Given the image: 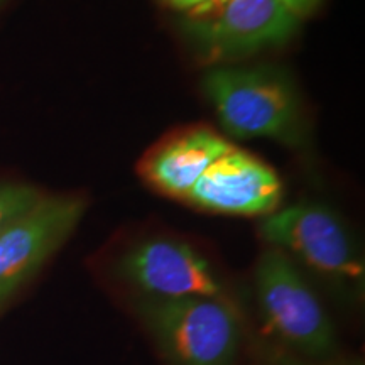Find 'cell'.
Segmentation results:
<instances>
[{
    "label": "cell",
    "mask_w": 365,
    "mask_h": 365,
    "mask_svg": "<svg viewBox=\"0 0 365 365\" xmlns=\"http://www.w3.org/2000/svg\"><path fill=\"white\" fill-rule=\"evenodd\" d=\"M259 308L266 335L296 365H330L341 350L330 318L287 254L267 249L255 267Z\"/></svg>",
    "instance_id": "obj_1"
},
{
    "label": "cell",
    "mask_w": 365,
    "mask_h": 365,
    "mask_svg": "<svg viewBox=\"0 0 365 365\" xmlns=\"http://www.w3.org/2000/svg\"><path fill=\"white\" fill-rule=\"evenodd\" d=\"M139 309L163 365H237L242 322L232 299H149Z\"/></svg>",
    "instance_id": "obj_2"
},
{
    "label": "cell",
    "mask_w": 365,
    "mask_h": 365,
    "mask_svg": "<svg viewBox=\"0 0 365 365\" xmlns=\"http://www.w3.org/2000/svg\"><path fill=\"white\" fill-rule=\"evenodd\" d=\"M203 90L228 134L298 143V93L281 71L272 68H215L205 75Z\"/></svg>",
    "instance_id": "obj_3"
},
{
    "label": "cell",
    "mask_w": 365,
    "mask_h": 365,
    "mask_svg": "<svg viewBox=\"0 0 365 365\" xmlns=\"http://www.w3.org/2000/svg\"><path fill=\"white\" fill-rule=\"evenodd\" d=\"M186 12V34L213 61L284 44L299 22L279 0H208Z\"/></svg>",
    "instance_id": "obj_4"
},
{
    "label": "cell",
    "mask_w": 365,
    "mask_h": 365,
    "mask_svg": "<svg viewBox=\"0 0 365 365\" xmlns=\"http://www.w3.org/2000/svg\"><path fill=\"white\" fill-rule=\"evenodd\" d=\"M259 232L271 247L296 255L314 271L355 284L364 281V262L349 232L322 205L298 203L269 213Z\"/></svg>",
    "instance_id": "obj_5"
},
{
    "label": "cell",
    "mask_w": 365,
    "mask_h": 365,
    "mask_svg": "<svg viewBox=\"0 0 365 365\" xmlns=\"http://www.w3.org/2000/svg\"><path fill=\"white\" fill-rule=\"evenodd\" d=\"M85 208L81 196L43 195L0 234V307L65 244Z\"/></svg>",
    "instance_id": "obj_6"
},
{
    "label": "cell",
    "mask_w": 365,
    "mask_h": 365,
    "mask_svg": "<svg viewBox=\"0 0 365 365\" xmlns=\"http://www.w3.org/2000/svg\"><path fill=\"white\" fill-rule=\"evenodd\" d=\"M118 271L150 299H230L212 264L185 242H140L122 257Z\"/></svg>",
    "instance_id": "obj_7"
},
{
    "label": "cell",
    "mask_w": 365,
    "mask_h": 365,
    "mask_svg": "<svg viewBox=\"0 0 365 365\" xmlns=\"http://www.w3.org/2000/svg\"><path fill=\"white\" fill-rule=\"evenodd\" d=\"M282 185L267 164L232 148L185 196V202L223 215H269L279 207Z\"/></svg>",
    "instance_id": "obj_8"
},
{
    "label": "cell",
    "mask_w": 365,
    "mask_h": 365,
    "mask_svg": "<svg viewBox=\"0 0 365 365\" xmlns=\"http://www.w3.org/2000/svg\"><path fill=\"white\" fill-rule=\"evenodd\" d=\"M232 148L207 127L182 130L145 156L140 175L161 193L182 200L203 173Z\"/></svg>",
    "instance_id": "obj_9"
},
{
    "label": "cell",
    "mask_w": 365,
    "mask_h": 365,
    "mask_svg": "<svg viewBox=\"0 0 365 365\" xmlns=\"http://www.w3.org/2000/svg\"><path fill=\"white\" fill-rule=\"evenodd\" d=\"M43 193L24 182H0V234L39 202Z\"/></svg>",
    "instance_id": "obj_10"
},
{
    "label": "cell",
    "mask_w": 365,
    "mask_h": 365,
    "mask_svg": "<svg viewBox=\"0 0 365 365\" xmlns=\"http://www.w3.org/2000/svg\"><path fill=\"white\" fill-rule=\"evenodd\" d=\"M279 2L287 9V11L293 14L294 17L301 19V17L309 16V14L319 6L322 0H279Z\"/></svg>",
    "instance_id": "obj_11"
},
{
    "label": "cell",
    "mask_w": 365,
    "mask_h": 365,
    "mask_svg": "<svg viewBox=\"0 0 365 365\" xmlns=\"http://www.w3.org/2000/svg\"><path fill=\"white\" fill-rule=\"evenodd\" d=\"M166 2L170 4L173 9H178V11L186 12V11H190V9L202 6V4L208 2V0H166Z\"/></svg>",
    "instance_id": "obj_12"
}]
</instances>
